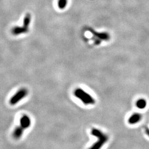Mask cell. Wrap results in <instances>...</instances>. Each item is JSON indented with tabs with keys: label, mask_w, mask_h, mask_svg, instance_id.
Wrapping results in <instances>:
<instances>
[{
	"label": "cell",
	"mask_w": 149,
	"mask_h": 149,
	"mask_svg": "<svg viewBox=\"0 0 149 149\" xmlns=\"http://www.w3.org/2000/svg\"><path fill=\"white\" fill-rule=\"evenodd\" d=\"M91 134L96 136L97 140L88 149H101L108 141V136L99 129H93L91 131Z\"/></svg>",
	"instance_id": "6da1fadb"
},
{
	"label": "cell",
	"mask_w": 149,
	"mask_h": 149,
	"mask_svg": "<svg viewBox=\"0 0 149 149\" xmlns=\"http://www.w3.org/2000/svg\"><path fill=\"white\" fill-rule=\"evenodd\" d=\"M74 93V96L78 98L85 105H92L95 103V100L92 96L82 88H76Z\"/></svg>",
	"instance_id": "7a4b0ae2"
},
{
	"label": "cell",
	"mask_w": 149,
	"mask_h": 149,
	"mask_svg": "<svg viewBox=\"0 0 149 149\" xmlns=\"http://www.w3.org/2000/svg\"><path fill=\"white\" fill-rule=\"evenodd\" d=\"M28 93V91L27 89L25 88H20L10 99V104L12 105L16 104L17 103L20 102L23 98H25L27 96Z\"/></svg>",
	"instance_id": "3957f363"
},
{
	"label": "cell",
	"mask_w": 149,
	"mask_h": 149,
	"mask_svg": "<svg viewBox=\"0 0 149 149\" xmlns=\"http://www.w3.org/2000/svg\"><path fill=\"white\" fill-rule=\"evenodd\" d=\"M94 35V41L96 44H100L102 41H107L110 39V35L106 32L98 33L94 30H91Z\"/></svg>",
	"instance_id": "277c9868"
},
{
	"label": "cell",
	"mask_w": 149,
	"mask_h": 149,
	"mask_svg": "<svg viewBox=\"0 0 149 149\" xmlns=\"http://www.w3.org/2000/svg\"><path fill=\"white\" fill-rule=\"evenodd\" d=\"M30 125L31 120L29 117L26 114L22 115L20 119V126L24 129H26L29 128Z\"/></svg>",
	"instance_id": "5b68a950"
},
{
	"label": "cell",
	"mask_w": 149,
	"mask_h": 149,
	"mask_svg": "<svg viewBox=\"0 0 149 149\" xmlns=\"http://www.w3.org/2000/svg\"><path fill=\"white\" fill-rule=\"evenodd\" d=\"M24 129L22 127H21L20 126L16 127L15 129V130L13 131V134H12L14 139H15L16 140L19 139L23 135V134L24 133Z\"/></svg>",
	"instance_id": "8992f818"
},
{
	"label": "cell",
	"mask_w": 149,
	"mask_h": 149,
	"mask_svg": "<svg viewBox=\"0 0 149 149\" xmlns=\"http://www.w3.org/2000/svg\"><path fill=\"white\" fill-rule=\"evenodd\" d=\"M28 32V29L24 28V27H15L12 30V33L13 35L17 36L21 34H24Z\"/></svg>",
	"instance_id": "52a82bcc"
},
{
	"label": "cell",
	"mask_w": 149,
	"mask_h": 149,
	"mask_svg": "<svg viewBox=\"0 0 149 149\" xmlns=\"http://www.w3.org/2000/svg\"><path fill=\"white\" fill-rule=\"evenodd\" d=\"M141 119V115H140V114L135 113V114H133L129 118L128 120V122L131 124H135L139 122Z\"/></svg>",
	"instance_id": "ba28073f"
},
{
	"label": "cell",
	"mask_w": 149,
	"mask_h": 149,
	"mask_svg": "<svg viewBox=\"0 0 149 149\" xmlns=\"http://www.w3.org/2000/svg\"><path fill=\"white\" fill-rule=\"evenodd\" d=\"M30 20H31V16L29 13H27L26 16L24 17V19H23V27L24 28L28 29V27L29 26L30 23Z\"/></svg>",
	"instance_id": "9c48e42d"
},
{
	"label": "cell",
	"mask_w": 149,
	"mask_h": 149,
	"mask_svg": "<svg viewBox=\"0 0 149 149\" xmlns=\"http://www.w3.org/2000/svg\"><path fill=\"white\" fill-rule=\"evenodd\" d=\"M146 101L144 99H139L136 103V107L139 109H144L146 106Z\"/></svg>",
	"instance_id": "30bf717a"
},
{
	"label": "cell",
	"mask_w": 149,
	"mask_h": 149,
	"mask_svg": "<svg viewBox=\"0 0 149 149\" xmlns=\"http://www.w3.org/2000/svg\"><path fill=\"white\" fill-rule=\"evenodd\" d=\"M67 4V0H58L57 6L60 9H64Z\"/></svg>",
	"instance_id": "8fae6325"
},
{
	"label": "cell",
	"mask_w": 149,
	"mask_h": 149,
	"mask_svg": "<svg viewBox=\"0 0 149 149\" xmlns=\"http://www.w3.org/2000/svg\"><path fill=\"white\" fill-rule=\"evenodd\" d=\"M146 131V134H147V135H148L149 136V129H148V128L146 129V131Z\"/></svg>",
	"instance_id": "7c38bea8"
}]
</instances>
